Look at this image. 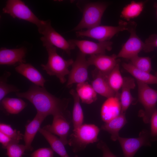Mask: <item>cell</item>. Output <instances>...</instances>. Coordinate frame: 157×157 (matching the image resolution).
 Here are the masks:
<instances>
[{
  "mask_svg": "<svg viewBox=\"0 0 157 157\" xmlns=\"http://www.w3.org/2000/svg\"><path fill=\"white\" fill-rule=\"evenodd\" d=\"M16 95L30 101L37 113L46 117L50 115L53 116L61 115L70 123L72 122L70 113L68 109L69 99L58 98L49 92L44 87L33 85L26 91L16 93Z\"/></svg>",
  "mask_w": 157,
  "mask_h": 157,
  "instance_id": "6da1fadb",
  "label": "cell"
},
{
  "mask_svg": "<svg viewBox=\"0 0 157 157\" xmlns=\"http://www.w3.org/2000/svg\"><path fill=\"white\" fill-rule=\"evenodd\" d=\"M77 6L82 13L80 21L72 31H76L86 28L90 29L100 25L103 15L108 6V3L103 1H81Z\"/></svg>",
  "mask_w": 157,
  "mask_h": 157,
  "instance_id": "7a4b0ae2",
  "label": "cell"
},
{
  "mask_svg": "<svg viewBox=\"0 0 157 157\" xmlns=\"http://www.w3.org/2000/svg\"><path fill=\"white\" fill-rule=\"evenodd\" d=\"M43 45L47 51L48 59L46 64L41 65L42 69L50 76H56L61 83H65L66 81L65 76L69 72V67L74 61L72 59L63 58L58 54L56 47L48 44Z\"/></svg>",
  "mask_w": 157,
  "mask_h": 157,
  "instance_id": "3957f363",
  "label": "cell"
},
{
  "mask_svg": "<svg viewBox=\"0 0 157 157\" xmlns=\"http://www.w3.org/2000/svg\"><path fill=\"white\" fill-rule=\"evenodd\" d=\"M73 131L68 144L74 153L83 150L88 144L99 140L98 136L100 129L94 124H82Z\"/></svg>",
  "mask_w": 157,
  "mask_h": 157,
  "instance_id": "277c9868",
  "label": "cell"
},
{
  "mask_svg": "<svg viewBox=\"0 0 157 157\" xmlns=\"http://www.w3.org/2000/svg\"><path fill=\"white\" fill-rule=\"evenodd\" d=\"M3 11V13L9 14L13 18L24 20L35 24L40 34L47 22V20L39 19L25 3L20 0L7 1Z\"/></svg>",
  "mask_w": 157,
  "mask_h": 157,
  "instance_id": "5b68a950",
  "label": "cell"
},
{
  "mask_svg": "<svg viewBox=\"0 0 157 157\" xmlns=\"http://www.w3.org/2000/svg\"><path fill=\"white\" fill-rule=\"evenodd\" d=\"M130 22L119 21L116 26L99 25L85 30L76 31L78 37H86L97 40L99 42L109 41L116 34L124 31H128Z\"/></svg>",
  "mask_w": 157,
  "mask_h": 157,
  "instance_id": "8992f818",
  "label": "cell"
},
{
  "mask_svg": "<svg viewBox=\"0 0 157 157\" xmlns=\"http://www.w3.org/2000/svg\"><path fill=\"white\" fill-rule=\"evenodd\" d=\"M138 87V99L143 105L144 110L140 115L145 123L150 122L151 117L157 102V90L148 84L137 81Z\"/></svg>",
  "mask_w": 157,
  "mask_h": 157,
  "instance_id": "52a82bcc",
  "label": "cell"
},
{
  "mask_svg": "<svg viewBox=\"0 0 157 157\" xmlns=\"http://www.w3.org/2000/svg\"><path fill=\"white\" fill-rule=\"evenodd\" d=\"M137 24L131 21L128 31L130 35L129 38L123 46L117 55V58H121L130 60L138 55L141 51H144L145 42H143L136 33Z\"/></svg>",
  "mask_w": 157,
  "mask_h": 157,
  "instance_id": "ba28073f",
  "label": "cell"
},
{
  "mask_svg": "<svg viewBox=\"0 0 157 157\" xmlns=\"http://www.w3.org/2000/svg\"><path fill=\"white\" fill-rule=\"evenodd\" d=\"M40 34L43 35L40 38L42 44H48L60 49L68 55H69L71 51L76 47L74 44L69 40H66L53 28L49 20H47L45 28Z\"/></svg>",
  "mask_w": 157,
  "mask_h": 157,
  "instance_id": "9c48e42d",
  "label": "cell"
},
{
  "mask_svg": "<svg viewBox=\"0 0 157 157\" xmlns=\"http://www.w3.org/2000/svg\"><path fill=\"white\" fill-rule=\"evenodd\" d=\"M89 66L86 55L79 52L72 65L66 87L69 88L73 84L86 82L89 79L88 69Z\"/></svg>",
  "mask_w": 157,
  "mask_h": 157,
  "instance_id": "30bf717a",
  "label": "cell"
},
{
  "mask_svg": "<svg viewBox=\"0 0 157 157\" xmlns=\"http://www.w3.org/2000/svg\"><path fill=\"white\" fill-rule=\"evenodd\" d=\"M150 134L146 130L140 132L135 138L118 137L117 140L121 145L124 157H133L138 151L143 146H151Z\"/></svg>",
  "mask_w": 157,
  "mask_h": 157,
  "instance_id": "8fae6325",
  "label": "cell"
},
{
  "mask_svg": "<svg viewBox=\"0 0 157 157\" xmlns=\"http://www.w3.org/2000/svg\"><path fill=\"white\" fill-rule=\"evenodd\" d=\"M77 47L80 52L86 55L105 54L106 51H110L112 48L113 42L110 41L94 42L87 40L71 39L69 40Z\"/></svg>",
  "mask_w": 157,
  "mask_h": 157,
  "instance_id": "7c38bea8",
  "label": "cell"
},
{
  "mask_svg": "<svg viewBox=\"0 0 157 157\" xmlns=\"http://www.w3.org/2000/svg\"><path fill=\"white\" fill-rule=\"evenodd\" d=\"M117 55L107 56L105 54L90 55L87 59L90 65L94 66L98 71L107 75L115 67L119 61Z\"/></svg>",
  "mask_w": 157,
  "mask_h": 157,
  "instance_id": "4fadbf2b",
  "label": "cell"
},
{
  "mask_svg": "<svg viewBox=\"0 0 157 157\" xmlns=\"http://www.w3.org/2000/svg\"><path fill=\"white\" fill-rule=\"evenodd\" d=\"M53 117L51 124L45 126L43 128L54 135H58L65 145L68 144L67 138L70 128V123L62 115H57Z\"/></svg>",
  "mask_w": 157,
  "mask_h": 157,
  "instance_id": "5bb4252c",
  "label": "cell"
},
{
  "mask_svg": "<svg viewBox=\"0 0 157 157\" xmlns=\"http://www.w3.org/2000/svg\"><path fill=\"white\" fill-rule=\"evenodd\" d=\"M120 93H116L113 97L107 98L103 104L101 110L102 120L107 122L119 116L121 112Z\"/></svg>",
  "mask_w": 157,
  "mask_h": 157,
  "instance_id": "9a60e30c",
  "label": "cell"
},
{
  "mask_svg": "<svg viewBox=\"0 0 157 157\" xmlns=\"http://www.w3.org/2000/svg\"><path fill=\"white\" fill-rule=\"evenodd\" d=\"M26 49L24 47L14 49L3 48L0 50V65H15L25 63Z\"/></svg>",
  "mask_w": 157,
  "mask_h": 157,
  "instance_id": "2e32d148",
  "label": "cell"
},
{
  "mask_svg": "<svg viewBox=\"0 0 157 157\" xmlns=\"http://www.w3.org/2000/svg\"><path fill=\"white\" fill-rule=\"evenodd\" d=\"M18 73L23 76L35 85L44 87L47 80L41 73L32 65L22 63L17 65L15 68Z\"/></svg>",
  "mask_w": 157,
  "mask_h": 157,
  "instance_id": "e0dca14e",
  "label": "cell"
},
{
  "mask_svg": "<svg viewBox=\"0 0 157 157\" xmlns=\"http://www.w3.org/2000/svg\"><path fill=\"white\" fill-rule=\"evenodd\" d=\"M94 79L91 85L97 94L107 98L114 96L117 93L110 87L107 81V76L96 69L94 71Z\"/></svg>",
  "mask_w": 157,
  "mask_h": 157,
  "instance_id": "ac0fdd59",
  "label": "cell"
},
{
  "mask_svg": "<svg viewBox=\"0 0 157 157\" xmlns=\"http://www.w3.org/2000/svg\"><path fill=\"white\" fill-rule=\"evenodd\" d=\"M46 117L37 113L33 119L25 126V130L23 139L26 150L32 151L33 148L31 144L37 132L40 129V126Z\"/></svg>",
  "mask_w": 157,
  "mask_h": 157,
  "instance_id": "d6986e66",
  "label": "cell"
},
{
  "mask_svg": "<svg viewBox=\"0 0 157 157\" xmlns=\"http://www.w3.org/2000/svg\"><path fill=\"white\" fill-rule=\"evenodd\" d=\"M135 86L134 78L129 77L123 78V82L121 87L122 92L120 97L122 108L121 113H125L130 106L134 101L135 99L132 96L131 91L134 89Z\"/></svg>",
  "mask_w": 157,
  "mask_h": 157,
  "instance_id": "ffe728a7",
  "label": "cell"
},
{
  "mask_svg": "<svg viewBox=\"0 0 157 157\" xmlns=\"http://www.w3.org/2000/svg\"><path fill=\"white\" fill-rule=\"evenodd\" d=\"M127 123L125 113H121L117 117L102 125L101 129L110 133L111 139L115 141L119 136V131Z\"/></svg>",
  "mask_w": 157,
  "mask_h": 157,
  "instance_id": "44dd1931",
  "label": "cell"
},
{
  "mask_svg": "<svg viewBox=\"0 0 157 157\" xmlns=\"http://www.w3.org/2000/svg\"><path fill=\"white\" fill-rule=\"evenodd\" d=\"M123 68L131 74L137 81L149 84H157V77L149 73L141 70L134 66L131 63H124Z\"/></svg>",
  "mask_w": 157,
  "mask_h": 157,
  "instance_id": "7402d4cb",
  "label": "cell"
},
{
  "mask_svg": "<svg viewBox=\"0 0 157 157\" xmlns=\"http://www.w3.org/2000/svg\"><path fill=\"white\" fill-rule=\"evenodd\" d=\"M38 131L44 137L54 151L61 157H70L65 145L59 138L43 128H40Z\"/></svg>",
  "mask_w": 157,
  "mask_h": 157,
  "instance_id": "603a6c76",
  "label": "cell"
},
{
  "mask_svg": "<svg viewBox=\"0 0 157 157\" xmlns=\"http://www.w3.org/2000/svg\"><path fill=\"white\" fill-rule=\"evenodd\" d=\"M76 91L82 103L90 104L97 99V93L87 81L77 84Z\"/></svg>",
  "mask_w": 157,
  "mask_h": 157,
  "instance_id": "cb8c5ba5",
  "label": "cell"
},
{
  "mask_svg": "<svg viewBox=\"0 0 157 157\" xmlns=\"http://www.w3.org/2000/svg\"><path fill=\"white\" fill-rule=\"evenodd\" d=\"M1 102L3 109L8 113L12 114L19 113L27 106L24 101L18 98L5 97Z\"/></svg>",
  "mask_w": 157,
  "mask_h": 157,
  "instance_id": "d4e9b609",
  "label": "cell"
},
{
  "mask_svg": "<svg viewBox=\"0 0 157 157\" xmlns=\"http://www.w3.org/2000/svg\"><path fill=\"white\" fill-rule=\"evenodd\" d=\"M69 93L72 96L74 100L72 119L74 129H75L83 124V113L80 103V99L76 90L72 89L70 91Z\"/></svg>",
  "mask_w": 157,
  "mask_h": 157,
  "instance_id": "484cf974",
  "label": "cell"
},
{
  "mask_svg": "<svg viewBox=\"0 0 157 157\" xmlns=\"http://www.w3.org/2000/svg\"><path fill=\"white\" fill-rule=\"evenodd\" d=\"M144 4V2L132 1L123 8L121 12L120 17L129 22L131 19L140 15L143 10Z\"/></svg>",
  "mask_w": 157,
  "mask_h": 157,
  "instance_id": "4316f807",
  "label": "cell"
},
{
  "mask_svg": "<svg viewBox=\"0 0 157 157\" xmlns=\"http://www.w3.org/2000/svg\"><path fill=\"white\" fill-rule=\"evenodd\" d=\"M119 60L115 67L107 75L108 83L111 89L116 93L121 88L123 82L122 77L120 71Z\"/></svg>",
  "mask_w": 157,
  "mask_h": 157,
  "instance_id": "83f0119b",
  "label": "cell"
},
{
  "mask_svg": "<svg viewBox=\"0 0 157 157\" xmlns=\"http://www.w3.org/2000/svg\"><path fill=\"white\" fill-rule=\"evenodd\" d=\"M11 73L6 71L0 76V101L8 94L19 92V89L15 86L8 84L7 81L10 76Z\"/></svg>",
  "mask_w": 157,
  "mask_h": 157,
  "instance_id": "f1b7e54d",
  "label": "cell"
},
{
  "mask_svg": "<svg viewBox=\"0 0 157 157\" xmlns=\"http://www.w3.org/2000/svg\"><path fill=\"white\" fill-rule=\"evenodd\" d=\"M130 60V63L139 69L149 73L152 70L151 60L149 57H140L137 55Z\"/></svg>",
  "mask_w": 157,
  "mask_h": 157,
  "instance_id": "f546056e",
  "label": "cell"
},
{
  "mask_svg": "<svg viewBox=\"0 0 157 157\" xmlns=\"http://www.w3.org/2000/svg\"><path fill=\"white\" fill-rule=\"evenodd\" d=\"M0 132L6 135L15 142L19 143L23 138L24 135L19 131L13 129L11 126L4 123L0 124Z\"/></svg>",
  "mask_w": 157,
  "mask_h": 157,
  "instance_id": "4dcf8cb0",
  "label": "cell"
},
{
  "mask_svg": "<svg viewBox=\"0 0 157 157\" xmlns=\"http://www.w3.org/2000/svg\"><path fill=\"white\" fill-rule=\"evenodd\" d=\"M7 155L8 157H22L26 150L25 145L13 142L7 147Z\"/></svg>",
  "mask_w": 157,
  "mask_h": 157,
  "instance_id": "1f68e13d",
  "label": "cell"
},
{
  "mask_svg": "<svg viewBox=\"0 0 157 157\" xmlns=\"http://www.w3.org/2000/svg\"><path fill=\"white\" fill-rule=\"evenodd\" d=\"M31 157H54V151L51 148H39L33 152Z\"/></svg>",
  "mask_w": 157,
  "mask_h": 157,
  "instance_id": "d6a6232c",
  "label": "cell"
},
{
  "mask_svg": "<svg viewBox=\"0 0 157 157\" xmlns=\"http://www.w3.org/2000/svg\"><path fill=\"white\" fill-rule=\"evenodd\" d=\"M144 42L145 52H148L153 51L155 48H157V36L156 35H151Z\"/></svg>",
  "mask_w": 157,
  "mask_h": 157,
  "instance_id": "836d02e7",
  "label": "cell"
},
{
  "mask_svg": "<svg viewBox=\"0 0 157 157\" xmlns=\"http://www.w3.org/2000/svg\"><path fill=\"white\" fill-rule=\"evenodd\" d=\"M150 122L151 123L150 136L157 137V110L156 108L151 117Z\"/></svg>",
  "mask_w": 157,
  "mask_h": 157,
  "instance_id": "e575fe53",
  "label": "cell"
},
{
  "mask_svg": "<svg viewBox=\"0 0 157 157\" xmlns=\"http://www.w3.org/2000/svg\"><path fill=\"white\" fill-rule=\"evenodd\" d=\"M97 147L102 151V157H117L112 152L107 144L103 140H99L98 142Z\"/></svg>",
  "mask_w": 157,
  "mask_h": 157,
  "instance_id": "d590c367",
  "label": "cell"
},
{
  "mask_svg": "<svg viewBox=\"0 0 157 157\" xmlns=\"http://www.w3.org/2000/svg\"><path fill=\"white\" fill-rule=\"evenodd\" d=\"M0 142L3 148L6 149L7 147L11 143L15 142L11 138L0 132Z\"/></svg>",
  "mask_w": 157,
  "mask_h": 157,
  "instance_id": "8d00e7d4",
  "label": "cell"
},
{
  "mask_svg": "<svg viewBox=\"0 0 157 157\" xmlns=\"http://www.w3.org/2000/svg\"><path fill=\"white\" fill-rule=\"evenodd\" d=\"M154 6L156 10V15L157 18V3H156L154 4Z\"/></svg>",
  "mask_w": 157,
  "mask_h": 157,
  "instance_id": "74e56055",
  "label": "cell"
},
{
  "mask_svg": "<svg viewBox=\"0 0 157 157\" xmlns=\"http://www.w3.org/2000/svg\"><path fill=\"white\" fill-rule=\"evenodd\" d=\"M155 76L156 77H157V72H156L155 74Z\"/></svg>",
  "mask_w": 157,
  "mask_h": 157,
  "instance_id": "f35d334b",
  "label": "cell"
},
{
  "mask_svg": "<svg viewBox=\"0 0 157 157\" xmlns=\"http://www.w3.org/2000/svg\"><path fill=\"white\" fill-rule=\"evenodd\" d=\"M74 157H78L77 155L75 156Z\"/></svg>",
  "mask_w": 157,
  "mask_h": 157,
  "instance_id": "ab89813d",
  "label": "cell"
}]
</instances>
